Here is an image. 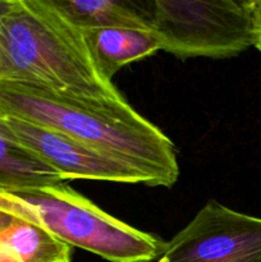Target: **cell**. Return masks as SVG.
Listing matches in <instances>:
<instances>
[{"instance_id":"1","label":"cell","mask_w":261,"mask_h":262,"mask_svg":"<svg viewBox=\"0 0 261 262\" xmlns=\"http://www.w3.org/2000/svg\"><path fill=\"white\" fill-rule=\"evenodd\" d=\"M0 117L56 130L115 156L145 173L154 187H171L178 179L173 142L125 100L74 99L30 84L0 81Z\"/></svg>"},{"instance_id":"2","label":"cell","mask_w":261,"mask_h":262,"mask_svg":"<svg viewBox=\"0 0 261 262\" xmlns=\"http://www.w3.org/2000/svg\"><path fill=\"white\" fill-rule=\"evenodd\" d=\"M0 81H13L61 96L118 102L124 100L97 71L83 32L50 0H13L0 25Z\"/></svg>"},{"instance_id":"3","label":"cell","mask_w":261,"mask_h":262,"mask_svg":"<svg viewBox=\"0 0 261 262\" xmlns=\"http://www.w3.org/2000/svg\"><path fill=\"white\" fill-rule=\"evenodd\" d=\"M0 212L35 223L69 247L110 262L154 261L165 243L112 216L66 183L0 191Z\"/></svg>"},{"instance_id":"4","label":"cell","mask_w":261,"mask_h":262,"mask_svg":"<svg viewBox=\"0 0 261 262\" xmlns=\"http://www.w3.org/2000/svg\"><path fill=\"white\" fill-rule=\"evenodd\" d=\"M151 31L179 59L232 58L253 46L250 2L153 0Z\"/></svg>"},{"instance_id":"5","label":"cell","mask_w":261,"mask_h":262,"mask_svg":"<svg viewBox=\"0 0 261 262\" xmlns=\"http://www.w3.org/2000/svg\"><path fill=\"white\" fill-rule=\"evenodd\" d=\"M155 262H261V217L211 200L164 243Z\"/></svg>"},{"instance_id":"6","label":"cell","mask_w":261,"mask_h":262,"mask_svg":"<svg viewBox=\"0 0 261 262\" xmlns=\"http://www.w3.org/2000/svg\"><path fill=\"white\" fill-rule=\"evenodd\" d=\"M2 120L23 147L58 171L64 181L91 179L154 187L153 181L135 166L81 141L15 118L2 117Z\"/></svg>"},{"instance_id":"7","label":"cell","mask_w":261,"mask_h":262,"mask_svg":"<svg viewBox=\"0 0 261 262\" xmlns=\"http://www.w3.org/2000/svg\"><path fill=\"white\" fill-rule=\"evenodd\" d=\"M81 32L105 28L151 31V2L135 0H50Z\"/></svg>"},{"instance_id":"8","label":"cell","mask_w":261,"mask_h":262,"mask_svg":"<svg viewBox=\"0 0 261 262\" xmlns=\"http://www.w3.org/2000/svg\"><path fill=\"white\" fill-rule=\"evenodd\" d=\"M83 36L97 71L109 81L124 66L160 50L153 31L105 28L86 31Z\"/></svg>"},{"instance_id":"9","label":"cell","mask_w":261,"mask_h":262,"mask_svg":"<svg viewBox=\"0 0 261 262\" xmlns=\"http://www.w3.org/2000/svg\"><path fill=\"white\" fill-rule=\"evenodd\" d=\"M66 183L58 171L23 147L0 117V191L15 192Z\"/></svg>"},{"instance_id":"10","label":"cell","mask_w":261,"mask_h":262,"mask_svg":"<svg viewBox=\"0 0 261 262\" xmlns=\"http://www.w3.org/2000/svg\"><path fill=\"white\" fill-rule=\"evenodd\" d=\"M0 253L15 262H72V247L40 225L12 216L0 228Z\"/></svg>"},{"instance_id":"11","label":"cell","mask_w":261,"mask_h":262,"mask_svg":"<svg viewBox=\"0 0 261 262\" xmlns=\"http://www.w3.org/2000/svg\"><path fill=\"white\" fill-rule=\"evenodd\" d=\"M251 15H252L253 46L261 53V0H250Z\"/></svg>"},{"instance_id":"12","label":"cell","mask_w":261,"mask_h":262,"mask_svg":"<svg viewBox=\"0 0 261 262\" xmlns=\"http://www.w3.org/2000/svg\"><path fill=\"white\" fill-rule=\"evenodd\" d=\"M12 5H13V0H0V25H2V20L3 18H4V15L10 10ZM2 67H3V55H2V46H0V74H2Z\"/></svg>"},{"instance_id":"13","label":"cell","mask_w":261,"mask_h":262,"mask_svg":"<svg viewBox=\"0 0 261 262\" xmlns=\"http://www.w3.org/2000/svg\"><path fill=\"white\" fill-rule=\"evenodd\" d=\"M8 219H9V216H8V215L2 214V212H0V228H2L3 225L8 222Z\"/></svg>"}]
</instances>
